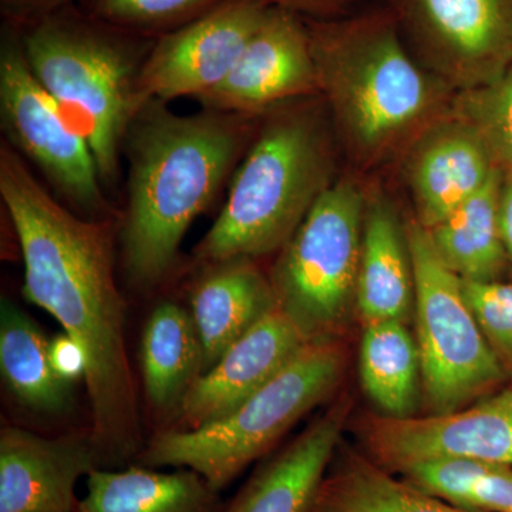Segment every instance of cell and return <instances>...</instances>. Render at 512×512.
<instances>
[{
  "label": "cell",
  "instance_id": "6da1fadb",
  "mask_svg": "<svg viewBox=\"0 0 512 512\" xmlns=\"http://www.w3.org/2000/svg\"><path fill=\"white\" fill-rule=\"evenodd\" d=\"M0 195L22 251L23 295L83 349L90 437L100 468H120L140 456L141 436L110 225L73 214L6 146L0 148Z\"/></svg>",
  "mask_w": 512,
  "mask_h": 512
},
{
  "label": "cell",
  "instance_id": "7a4b0ae2",
  "mask_svg": "<svg viewBox=\"0 0 512 512\" xmlns=\"http://www.w3.org/2000/svg\"><path fill=\"white\" fill-rule=\"evenodd\" d=\"M244 114L207 109L177 116L144 104L127 133L130 161L124 266L136 285L171 271L185 232L217 197L245 138Z\"/></svg>",
  "mask_w": 512,
  "mask_h": 512
},
{
  "label": "cell",
  "instance_id": "3957f363",
  "mask_svg": "<svg viewBox=\"0 0 512 512\" xmlns=\"http://www.w3.org/2000/svg\"><path fill=\"white\" fill-rule=\"evenodd\" d=\"M308 29L319 92L359 163H376L417 134L451 90L409 52L396 13Z\"/></svg>",
  "mask_w": 512,
  "mask_h": 512
},
{
  "label": "cell",
  "instance_id": "277c9868",
  "mask_svg": "<svg viewBox=\"0 0 512 512\" xmlns=\"http://www.w3.org/2000/svg\"><path fill=\"white\" fill-rule=\"evenodd\" d=\"M330 178L329 141L315 114L274 117L239 165L220 217L195 248L197 258L210 265L284 248Z\"/></svg>",
  "mask_w": 512,
  "mask_h": 512
},
{
  "label": "cell",
  "instance_id": "5b68a950",
  "mask_svg": "<svg viewBox=\"0 0 512 512\" xmlns=\"http://www.w3.org/2000/svg\"><path fill=\"white\" fill-rule=\"evenodd\" d=\"M339 340L308 342L288 366L237 409L197 429L168 430L138 456L151 468H190L221 493L311 410L335 393L345 372Z\"/></svg>",
  "mask_w": 512,
  "mask_h": 512
},
{
  "label": "cell",
  "instance_id": "8992f818",
  "mask_svg": "<svg viewBox=\"0 0 512 512\" xmlns=\"http://www.w3.org/2000/svg\"><path fill=\"white\" fill-rule=\"evenodd\" d=\"M22 43L36 79L92 148L101 181L113 183L138 111L140 67L130 47L80 20L50 15Z\"/></svg>",
  "mask_w": 512,
  "mask_h": 512
},
{
  "label": "cell",
  "instance_id": "52a82bcc",
  "mask_svg": "<svg viewBox=\"0 0 512 512\" xmlns=\"http://www.w3.org/2000/svg\"><path fill=\"white\" fill-rule=\"evenodd\" d=\"M366 202L353 181L330 185L281 249L276 302L306 342L338 340L356 308Z\"/></svg>",
  "mask_w": 512,
  "mask_h": 512
},
{
  "label": "cell",
  "instance_id": "ba28073f",
  "mask_svg": "<svg viewBox=\"0 0 512 512\" xmlns=\"http://www.w3.org/2000/svg\"><path fill=\"white\" fill-rule=\"evenodd\" d=\"M414 271L423 399L431 414L456 412L510 379L464 298L461 278L437 254L429 231L406 225Z\"/></svg>",
  "mask_w": 512,
  "mask_h": 512
},
{
  "label": "cell",
  "instance_id": "9c48e42d",
  "mask_svg": "<svg viewBox=\"0 0 512 512\" xmlns=\"http://www.w3.org/2000/svg\"><path fill=\"white\" fill-rule=\"evenodd\" d=\"M0 114L12 143L87 218L107 211L96 158L30 69L22 40L6 36L0 50Z\"/></svg>",
  "mask_w": 512,
  "mask_h": 512
},
{
  "label": "cell",
  "instance_id": "30bf717a",
  "mask_svg": "<svg viewBox=\"0 0 512 512\" xmlns=\"http://www.w3.org/2000/svg\"><path fill=\"white\" fill-rule=\"evenodd\" d=\"M416 59L461 93L497 82L512 66V0H394Z\"/></svg>",
  "mask_w": 512,
  "mask_h": 512
},
{
  "label": "cell",
  "instance_id": "8fae6325",
  "mask_svg": "<svg viewBox=\"0 0 512 512\" xmlns=\"http://www.w3.org/2000/svg\"><path fill=\"white\" fill-rule=\"evenodd\" d=\"M360 431L367 456L393 474L446 458L512 466V387L451 413L407 419L375 414Z\"/></svg>",
  "mask_w": 512,
  "mask_h": 512
},
{
  "label": "cell",
  "instance_id": "7c38bea8",
  "mask_svg": "<svg viewBox=\"0 0 512 512\" xmlns=\"http://www.w3.org/2000/svg\"><path fill=\"white\" fill-rule=\"evenodd\" d=\"M268 8L262 0H224L164 36L138 72V110L151 101L201 99L220 86Z\"/></svg>",
  "mask_w": 512,
  "mask_h": 512
},
{
  "label": "cell",
  "instance_id": "4fadbf2b",
  "mask_svg": "<svg viewBox=\"0 0 512 512\" xmlns=\"http://www.w3.org/2000/svg\"><path fill=\"white\" fill-rule=\"evenodd\" d=\"M318 92L309 29L291 10L269 6L227 79L200 100L245 114Z\"/></svg>",
  "mask_w": 512,
  "mask_h": 512
},
{
  "label": "cell",
  "instance_id": "5bb4252c",
  "mask_svg": "<svg viewBox=\"0 0 512 512\" xmlns=\"http://www.w3.org/2000/svg\"><path fill=\"white\" fill-rule=\"evenodd\" d=\"M96 468L100 458L90 436L49 439L3 427L0 512H77V483Z\"/></svg>",
  "mask_w": 512,
  "mask_h": 512
},
{
  "label": "cell",
  "instance_id": "9a60e30c",
  "mask_svg": "<svg viewBox=\"0 0 512 512\" xmlns=\"http://www.w3.org/2000/svg\"><path fill=\"white\" fill-rule=\"evenodd\" d=\"M306 343L291 319L275 308L192 384L178 410L185 429L205 426L237 409L288 366Z\"/></svg>",
  "mask_w": 512,
  "mask_h": 512
},
{
  "label": "cell",
  "instance_id": "2e32d148",
  "mask_svg": "<svg viewBox=\"0 0 512 512\" xmlns=\"http://www.w3.org/2000/svg\"><path fill=\"white\" fill-rule=\"evenodd\" d=\"M498 158L487 138L471 121L434 124L414 148L407 178L417 210V222L436 227L487 184Z\"/></svg>",
  "mask_w": 512,
  "mask_h": 512
},
{
  "label": "cell",
  "instance_id": "e0dca14e",
  "mask_svg": "<svg viewBox=\"0 0 512 512\" xmlns=\"http://www.w3.org/2000/svg\"><path fill=\"white\" fill-rule=\"evenodd\" d=\"M350 404L336 400L328 409L256 468L221 512H309L348 423Z\"/></svg>",
  "mask_w": 512,
  "mask_h": 512
},
{
  "label": "cell",
  "instance_id": "ac0fdd59",
  "mask_svg": "<svg viewBox=\"0 0 512 512\" xmlns=\"http://www.w3.org/2000/svg\"><path fill=\"white\" fill-rule=\"evenodd\" d=\"M278 308L274 286L252 258L210 264L191 293V316L200 335L202 375L259 320Z\"/></svg>",
  "mask_w": 512,
  "mask_h": 512
},
{
  "label": "cell",
  "instance_id": "d6986e66",
  "mask_svg": "<svg viewBox=\"0 0 512 512\" xmlns=\"http://www.w3.org/2000/svg\"><path fill=\"white\" fill-rule=\"evenodd\" d=\"M414 271L407 228L382 197L366 202L356 309L363 322L402 320L414 308Z\"/></svg>",
  "mask_w": 512,
  "mask_h": 512
},
{
  "label": "cell",
  "instance_id": "ffe728a7",
  "mask_svg": "<svg viewBox=\"0 0 512 512\" xmlns=\"http://www.w3.org/2000/svg\"><path fill=\"white\" fill-rule=\"evenodd\" d=\"M220 493L190 470L131 464L96 468L87 477V493L77 512H221Z\"/></svg>",
  "mask_w": 512,
  "mask_h": 512
},
{
  "label": "cell",
  "instance_id": "44dd1931",
  "mask_svg": "<svg viewBox=\"0 0 512 512\" xmlns=\"http://www.w3.org/2000/svg\"><path fill=\"white\" fill-rule=\"evenodd\" d=\"M309 512H473L399 480L367 454L340 443Z\"/></svg>",
  "mask_w": 512,
  "mask_h": 512
},
{
  "label": "cell",
  "instance_id": "7402d4cb",
  "mask_svg": "<svg viewBox=\"0 0 512 512\" xmlns=\"http://www.w3.org/2000/svg\"><path fill=\"white\" fill-rule=\"evenodd\" d=\"M140 363L153 407L163 412L180 410L204 366L200 335L191 312L177 303H160L144 326Z\"/></svg>",
  "mask_w": 512,
  "mask_h": 512
},
{
  "label": "cell",
  "instance_id": "603a6c76",
  "mask_svg": "<svg viewBox=\"0 0 512 512\" xmlns=\"http://www.w3.org/2000/svg\"><path fill=\"white\" fill-rule=\"evenodd\" d=\"M501 170H497L477 194L451 212L436 227L427 229L444 264L464 281H497L505 265L498 220Z\"/></svg>",
  "mask_w": 512,
  "mask_h": 512
},
{
  "label": "cell",
  "instance_id": "cb8c5ba5",
  "mask_svg": "<svg viewBox=\"0 0 512 512\" xmlns=\"http://www.w3.org/2000/svg\"><path fill=\"white\" fill-rule=\"evenodd\" d=\"M50 340L9 299L0 303V375L10 393L35 412L62 414L72 407L73 384L53 369Z\"/></svg>",
  "mask_w": 512,
  "mask_h": 512
},
{
  "label": "cell",
  "instance_id": "d4e9b609",
  "mask_svg": "<svg viewBox=\"0 0 512 512\" xmlns=\"http://www.w3.org/2000/svg\"><path fill=\"white\" fill-rule=\"evenodd\" d=\"M359 372L363 390L382 416H416L423 399L420 353L406 322L366 323Z\"/></svg>",
  "mask_w": 512,
  "mask_h": 512
},
{
  "label": "cell",
  "instance_id": "484cf974",
  "mask_svg": "<svg viewBox=\"0 0 512 512\" xmlns=\"http://www.w3.org/2000/svg\"><path fill=\"white\" fill-rule=\"evenodd\" d=\"M424 493L473 512H512V466L446 458L399 473Z\"/></svg>",
  "mask_w": 512,
  "mask_h": 512
},
{
  "label": "cell",
  "instance_id": "4316f807",
  "mask_svg": "<svg viewBox=\"0 0 512 512\" xmlns=\"http://www.w3.org/2000/svg\"><path fill=\"white\" fill-rule=\"evenodd\" d=\"M458 114L484 134L495 156L512 161V66L490 86L461 93Z\"/></svg>",
  "mask_w": 512,
  "mask_h": 512
},
{
  "label": "cell",
  "instance_id": "83f0119b",
  "mask_svg": "<svg viewBox=\"0 0 512 512\" xmlns=\"http://www.w3.org/2000/svg\"><path fill=\"white\" fill-rule=\"evenodd\" d=\"M461 284L485 339L512 379V284L464 279Z\"/></svg>",
  "mask_w": 512,
  "mask_h": 512
},
{
  "label": "cell",
  "instance_id": "f1b7e54d",
  "mask_svg": "<svg viewBox=\"0 0 512 512\" xmlns=\"http://www.w3.org/2000/svg\"><path fill=\"white\" fill-rule=\"evenodd\" d=\"M218 0H89L99 18L121 28H157L217 6Z\"/></svg>",
  "mask_w": 512,
  "mask_h": 512
},
{
  "label": "cell",
  "instance_id": "f546056e",
  "mask_svg": "<svg viewBox=\"0 0 512 512\" xmlns=\"http://www.w3.org/2000/svg\"><path fill=\"white\" fill-rule=\"evenodd\" d=\"M49 356L53 369L67 383L73 384L86 377V355L79 343L74 342L66 333L50 339Z\"/></svg>",
  "mask_w": 512,
  "mask_h": 512
},
{
  "label": "cell",
  "instance_id": "4dcf8cb0",
  "mask_svg": "<svg viewBox=\"0 0 512 512\" xmlns=\"http://www.w3.org/2000/svg\"><path fill=\"white\" fill-rule=\"evenodd\" d=\"M498 161L503 170L498 220H500V234L505 255L512 262V161L503 160V158H498Z\"/></svg>",
  "mask_w": 512,
  "mask_h": 512
},
{
  "label": "cell",
  "instance_id": "1f68e13d",
  "mask_svg": "<svg viewBox=\"0 0 512 512\" xmlns=\"http://www.w3.org/2000/svg\"><path fill=\"white\" fill-rule=\"evenodd\" d=\"M64 0H2L3 8L15 16H45Z\"/></svg>",
  "mask_w": 512,
  "mask_h": 512
},
{
  "label": "cell",
  "instance_id": "d6a6232c",
  "mask_svg": "<svg viewBox=\"0 0 512 512\" xmlns=\"http://www.w3.org/2000/svg\"><path fill=\"white\" fill-rule=\"evenodd\" d=\"M262 2L268 6L291 10V12L293 9L318 12V10L335 9L342 5H348V3L362 2V0H262Z\"/></svg>",
  "mask_w": 512,
  "mask_h": 512
}]
</instances>
